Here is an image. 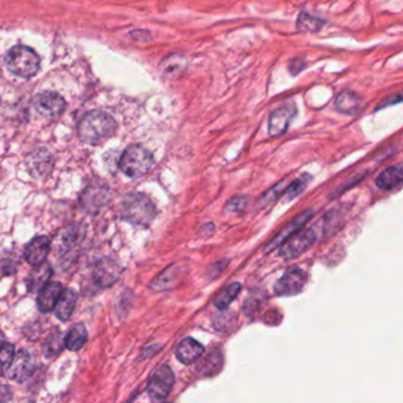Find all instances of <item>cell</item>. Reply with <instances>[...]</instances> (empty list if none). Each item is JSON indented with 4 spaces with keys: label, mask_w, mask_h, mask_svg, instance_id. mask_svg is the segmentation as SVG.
<instances>
[{
    "label": "cell",
    "mask_w": 403,
    "mask_h": 403,
    "mask_svg": "<svg viewBox=\"0 0 403 403\" xmlns=\"http://www.w3.org/2000/svg\"><path fill=\"white\" fill-rule=\"evenodd\" d=\"M78 130L83 142L96 144L114 135L116 122L109 114L95 110L82 118Z\"/></svg>",
    "instance_id": "1"
},
{
    "label": "cell",
    "mask_w": 403,
    "mask_h": 403,
    "mask_svg": "<svg viewBox=\"0 0 403 403\" xmlns=\"http://www.w3.org/2000/svg\"><path fill=\"white\" fill-rule=\"evenodd\" d=\"M122 218L130 224L147 228L153 223L156 216V209L143 193H130L122 202Z\"/></svg>",
    "instance_id": "2"
},
{
    "label": "cell",
    "mask_w": 403,
    "mask_h": 403,
    "mask_svg": "<svg viewBox=\"0 0 403 403\" xmlns=\"http://www.w3.org/2000/svg\"><path fill=\"white\" fill-rule=\"evenodd\" d=\"M5 63L12 73L19 78H30L38 73L41 59L32 49L17 45L6 54Z\"/></svg>",
    "instance_id": "3"
},
{
    "label": "cell",
    "mask_w": 403,
    "mask_h": 403,
    "mask_svg": "<svg viewBox=\"0 0 403 403\" xmlns=\"http://www.w3.org/2000/svg\"><path fill=\"white\" fill-rule=\"evenodd\" d=\"M154 163V156L146 147L132 144L125 149L120 160V168L125 175L137 179L148 173Z\"/></svg>",
    "instance_id": "4"
},
{
    "label": "cell",
    "mask_w": 403,
    "mask_h": 403,
    "mask_svg": "<svg viewBox=\"0 0 403 403\" xmlns=\"http://www.w3.org/2000/svg\"><path fill=\"white\" fill-rule=\"evenodd\" d=\"M110 202V188L104 181L92 180L82 192L80 204L85 212L95 216Z\"/></svg>",
    "instance_id": "5"
},
{
    "label": "cell",
    "mask_w": 403,
    "mask_h": 403,
    "mask_svg": "<svg viewBox=\"0 0 403 403\" xmlns=\"http://www.w3.org/2000/svg\"><path fill=\"white\" fill-rule=\"evenodd\" d=\"M174 374L167 364L159 366L148 383V394L154 402H163L174 385Z\"/></svg>",
    "instance_id": "6"
},
{
    "label": "cell",
    "mask_w": 403,
    "mask_h": 403,
    "mask_svg": "<svg viewBox=\"0 0 403 403\" xmlns=\"http://www.w3.org/2000/svg\"><path fill=\"white\" fill-rule=\"evenodd\" d=\"M316 238L317 235L314 228L301 230L283 244L279 251V256L286 261L297 258L302 253H304L306 249L311 247L312 244L316 242Z\"/></svg>",
    "instance_id": "7"
},
{
    "label": "cell",
    "mask_w": 403,
    "mask_h": 403,
    "mask_svg": "<svg viewBox=\"0 0 403 403\" xmlns=\"http://www.w3.org/2000/svg\"><path fill=\"white\" fill-rule=\"evenodd\" d=\"M308 282V275L302 268H291L275 284V293L280 297H289L301 292Z\"/></svg>",
    "instance_id": "8"
},
{
    "label": "cell",
    "mask_w": 403,
    "mask_h": 403,
    "mask_svg": "<svg viewBox=\"0 0 403 403\" xmlns=\"http://www.w3.org/2000/svg\"><path fill=\"white\" fill-rule=\"evenodd\" d=\"M33 106L43 118H55L66 109V101L57 92H44L33 99Z\"/></svg>",
    "instance_id": "9"
},
{
    "label": "cell",
    "mask_w": 403,
    "mask_h": 403,
    "mask_svg": "<svg viewBox=\"0 0 403 403\" xmlns=\"http://www.w3.org/2000/svg\"><path fill=\"white\" fill-rule=\"evenodd\" d=\"M312 216H314V211L308 209V211L301 213L296 218H293L289 224L285 225L280 230L278 235H275V238L272 239L271 242L265 246L264 252H272L275 249H278L279 246H282L284 242H287L293 235H296L298 231H301L302 228L308 223L309 220L311 219Z\"/></svg>",
    "instance_id": "10"
},
{
    "label": "cell",
    "mask_w": 403,
    "mask_h": 403,
    "mask_svg": "<svg viewBox=\"0 0 403 403\" xmlns=\"http://www.w3.org/2000/svg\"><path fill=\"white\" fill-rule=\"evenodd\" d=\"M296 114V108L291 104L279 106L278 109L273 110L268 118V134L272 137L280 136L286 132L290 122Z\"/></svg>",
    "instance_id": "11"
},
{
    "label": "cell",
    "mask_w": 403,
    "mask_h": 403,
    "mask_svg": "<svg viewBox=\"0 0 403 403\" xmlns=\"http://www.w3.org/2000/svg\"><path fill=\"white\" fill-rule=\"evenodd\" d=\"M35 371V362L32 356L25 350L16 354L11 366L8 368V376L17 382H24L32 375Z\"/></svg>",
    "instance_id": "12"
},
{
    "label": "cell",
    "mask_w": 403,
    "mask_h": 403,
    "mask_svg": "<svg viewBox=\"0 0 403 403\" xmlns=\"http://www.w3.org/2000/svg\"><path fill=\"white\" fill-rule=\"evenodd\" d=\"M121 273L122 268L118 263L113 259H103L96 265L95 270H94V279L97 283V285L108 287L118 282Z\"/></svg>",
    "instance_id": "13"
},
{
    "label": "cell",
    "mask_w": 403,
    "mask_h": 403,
    "mask_svg": "<svg viewBox=\"0 0 403 403\" xmlns=\"http://www.w3.org/2000/svg\"><path fill=\"white\" fill-rule=\"evenodd\" d=\"M52 156L46 149H37L29 155L26 166L33 178H44L52 168Z\"/></svg>",
    "instance_id": "14"
},
{
    "label": "cell",
    "mask_w": 403,
    "mask_h": 403,
    "mask_svg": "<svg viewBox=\"0 0 403 403\" xmlns=\"http://www.w3.org/2000/svg\"><path fill=\"white\" fill-rule=\"evenodd\" d=\"M50 251V240L48 237H36L27 244L24 251L26 261L33 266L43 264Z\"/></svg>",
    "instance_id": "15"
},
{
    "label": "cell",
    "mask_w": 403,
    "mask_h": 403,
    "mask_svg": "<svg viewBox=\"0 0 403 403\" xmlns=\"http://www.w3.org/2000/svg\"><path fill=\"white\" fill-rule=\"evenodd\" d=\"M204 352L205 348L200 342L194 338L187 337L183 338L182 341L176 345L175 355L176 359L183 364H192L202 357Z\"/></svg>",
    "instance_id": "16"
},
{
    "label": "cell",
    "mask_w": 403,
    "mask_h": 403,
    "mask_svg": "<svg viewBox=\"0 0 403 403\" xmlns=\"http://www.w3.org/2000/svg\"><path fill=\"white\" fill-rule=\"evenodd\" d=\"M51 275V265L48 264V263H43V264L35 266L26 279V287L29 290V292H41L42 290L48 285L49 279Z\"/></svg>",
    "instance_id": "17"
},
{
    "label": "cell",
    "mask_w": 403,
    "mask_h": 403,
    "mask_svg": "<svg viewBox=\"0 0 403 403\" xmlns=\"http://www.w3.org/2000/svg\"><path fill=\"white\" fill-rule=\"evenodd\" d=\"M62 285L59 283H49L44 289L42 290L37 299V305L42 312H50L55 309L57 301L62 294Z\"/></svg>",
    "instance_id": "18"
},
{
    "label": "cell",
    "mask_w": 403,
    "mask_h": 403,
    "mask_svg": "<svg viewBox=\"0 0 403 403\" xmlns=\"http://www.w3.org/2000/svg\"><path fill=\"white\" fill-rule=\"evenodd\" d=\"M182 273L183 268L180 265L174 264L169 266L154 279V282L151 283V290L160 292V291L172 289L182 277Z\"/></svg>",
    "instance_id": "19"
},
{
    "label": "cell",
    "mask_w": 403,
    "mask_h": 403,
    "mask_svg": "<svg viewBox=\"0 0 403 403\" xmlns=\"http://www.w3.org/2000/svg\"><path fill=\"white\" fill-rule=\"evenodd\" d=\"M403 179V170L401 163L395 166H390L382 172L376 180V185L378 188L383 191H392L394 188L399 187Z\"/></svg>",
    "instance_id": "20"
},
{
    "label": "cell",
    "mask_w": 403,
    "mask_h": 403,
    "mask_svg": "<svg viewBox=\"0 0 403 403\" xmlns=\"http://www.w3.org/2000/svg\"><path fill=\"white\" fill-rule=\"evenodd\" d=\"M76 303H78V294H76L75 291H73V290L63 291L61 297L57 301L55 309H54L57 318L61 319V321L69 319L71 315H73Z\"/></svg>",
    "instance_id": "21"
},
{
    "label": "cell",
    "mask_w": 403,
    "mask_h": 403,
    "mask_svg": "<svg viewBox=\"0 0 403 403\" xmlns=\"http://www.w3.org/2000/svg\"><path fill=\"white\" fill-rule=\"evenodd\" d=\"M362 106V99L355 92L345 90L336 99V108L341 113L348 115H355Z\"/></svg>",
    "instance_id": "22"
},
{
    "label": "cell",
    "mask_w": 403,
    "mask_h": 403,
    "mask_svg": "<svg viewBox=\"0 0 403 403\" xmlns=\"http://www.w3.org/2000/svg\"><path fill=\"white\" fill-rule=\"evenodd\" d=\"M88 340V331L85 324L78 323L69 330V333L64 338V345L71 352H78L85 345Z\"/></svg>",
    "instance_id": "23"
},
{
    "label": "cell",
    "mask_w": 403,
    "mask_h": 403,
    "mask_svg": "<svg viewBox=\"0 0 403 403\" xmlns=\"http://www.w3.org/2000/svg\"><path fill=\"white\" fill-rule=\"evenodd\" d=\"M187 62L183 56L170 55L166 57L160 64V69L166 78H179L180 75L186 69Z\"/></svg>",
    "instance_id": "24"
},
{
    "label": "cell",
    "mask_w": 403,
    "mask_h": 403,
    "mask_svg": "<svg viewBox=\"0 0 403 403\" xmlns=\"http://www.w3.org/2000/svg\"><path fill=\"white\" fill-rule=\"evenodd\" d=\"M85 235V226H80V225H73L69 228H64L61 235H59V240H61V245L64 247H73V246L78 245V242H81Z\"/></svg>",
    "instance_id": "25"
},
{
    "label": "cell",
    "mask_w": 403,
    "mask_h": 403,
    "mask_svg": "<svg viewBox=\"0 0 403 403\" xmlns=\"http://www.w3.org/2000/svg\"><path fill=\"white\" fill-rule=\"evenodd\" d=\"M240 290H242V286L239 283H232L230 285L226 286L216 296V301H214L216 308L219 309V310H225V309L228 308V305L231 304L232 302L235 301V297L238 296Z\"/></svg>",
    "instance_id": "26"
},
{
    "label": "cell",
    "mask_w": 403,
    "mask_h": 403,
    "mask_svg": "<svg viewBox=\"0 0 403 403\" xmlns=\"http://www.w3.org/2000/svg\"><path fill=\"white\" fill-rule=\"evenodd\" d=\"M63 347H64V338H63L62 333L59 330H54L51 334L49 335V337L45 340L43 352L46 357H54L62 352Z\"/></svg>",
    "instance_id": "27"
},
{
    "label": "cell",
    "mask_w": 403,
    "mask_h": 403,
    "mask_svg": "<svg viewBox=\"0 0 403 403\" xmlns=\"http://www.w3.org/2000/svg\"><path fill=\"white\" fill-rule=\"evenodd\" d=\"M310 179L311 175L303 174L301 178L294 180L289 187H286L284 191V198L286 199V202H291L293 199L297 198L298 195H301L310 182Z\"/></svg>",
    "instance_id": "28"
},
{
    "label": "cell",
    "mask_w": 403,
    "mask_h": 403,
    "mask_svg": "<svg viewBox=\"0 0 403 403\" xmlns=\"http://www.w3.org/2000/svg\"><path fill=\"white\" fill-rule=\"evenodd\" d=\"M324 24H326L324 20L310 15L308 12H302L301 15L298 16L297 27L301 31L316 32V31H319Z\"/></svg>",
    "instance_id": "29"
},
{
    "label": "cell",
    "mask_w": 403,
    "mask_h": 403,
    "mask_svg": "<svg viewBox=\"0 0 403 403\" xmlns=\"http://www.w3.org/2000/svg\"><path fill=\"white\" fill-rule=\"evenodd\" d=\"M13 357H15L13 345L6 343L0 348V375H4L8 371Z\"/></svg>",
    "instance_id": "30"
},
{
    "label": "cell",
    "mask_w": 403,
    "mask_h": 403,
    "mask_svg": "<svg viewBox=\"0 0 403 403\" xmlns=\"http://www.w3.org/2000/svg\"><path fill=\"white\" fill-rule=\"evenodd\" d=\"M246 204H247L246 197H235L226 204L225 211L230 213L242 212V209H245Z\"/></svg>",
    "instance_id": "31"
},
{
    "label": "cell",
    "mask_w": 403,
    "mask_h": 403,
    "mask_svg": "<svg viewBox=\"0 0 403 403\" xmlns=\"http://www.w3.org/2000/svg\"><path fill=\"white\" fill-rule=\"evenodd\" d=\"M305 64L301 58H294L290 62L289 70L292 73V75H297L301 73V69H304Z\"/></svg>",
    "instance_id": "32"
},
{
    "label": "cell",
    "mask_w": 403,
    "mask_h": 403,
    "mask_svg": "<svg viewBox=\"0 0 403 403\" xmlns=\"http://www.w3.org/2000/svg\"><path fill=\"white\" fill-rule=\"evenodd\" d=\"M11 397V389L8 385H0V403H8Z\"/></svg>",
    "instance_id": "33"
},
{
    "label": "cell",
    "mask_w": 403,
    "mask_h": 403,
    "mask_svg": "<svg viewBox=\"0 0 403 403\" xmlns=\"http://www.w3.org/2000/svg\"><path fill=\"white\" fill-rule=\"evenodd\" d=\"M399 102H401V96L399 95L392 96L390 99H387V101H383V102L381 103V106H380V109H381V108H383V106H392V104H395V103H399Z\"/></svg>",
    "instance_id": "34"
},
{
    "label": "cell",
    "mask_w": 403,
    "mask_h": 403,
    "mask_svg": "<svg viewBox=\"0 0 403 403\" xmlns=\"http://www.w3.org/2000/svg\"><path fill=\"white\" fill-rule=\"evenodd\" d=\"M4 345V335L0 331V348Z\"/></svg>",
    "instance_id": "35"
}]
</instances>
